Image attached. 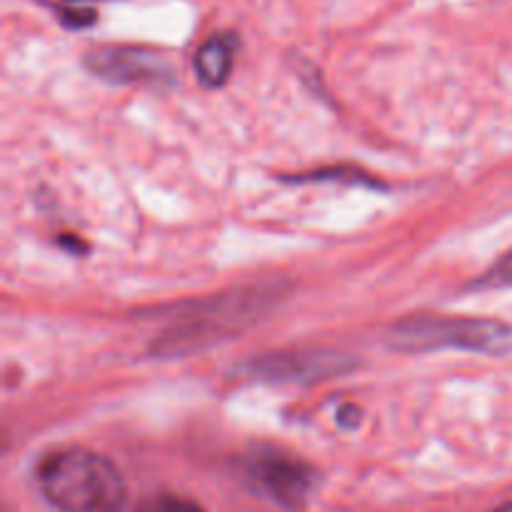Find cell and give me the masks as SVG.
<instances>
[{"instance_id": "7", "label": "cell", "mask_w": 512, "mask_h": 512, "mask_svg": "<svg viewBox=\"0 0 512 512\" xmlns=\"http://www.w3.org/2000/svg\"><path fill=\"white\" fill-rule=\"evenodd\" d=\"M235 50H238L235 33H215L213 38L200 45L193 58V68L205 88H220L228 83L230 73H233Z\"/></svg>"}, {"instance_id": "6", "label": "cell", "mask_w": 512, "mask_h": 512, "mask_svg": "<svg viewBox=\"0 0 512 512\" xmlns=\"http://www.w3.org/2000/svg\"><path fill=\"white\" fill-rule=\"evenodd\" d=\"M85 68L113 85H165L175 80L170 58L145 45H105L85 55Z\"/></svg>"}, {"instance_id": "3", "label": "cell", "mask_w": 512, "mask_h": 512, "mask_svg": "<svg viewBox=\"0 0 512 512\" xmlns=\"http://www.w3.org/2000/svg\"><path fill=\"white\" fill-rule=\"evenodd\" d=\"M395 353H433V350H468L483 355L512 353V325L495 318L468 315H413L385 335Z\"/></svg>"}, {"instance_id": "8", "label": "cell", "mask_w": 512, "mask_h": 512, "mask_svg": "<svg viewBox=\"0 0 512 512\" xmlns=\"http://www.w3.org/2000/svg\"><path fill=\"white\" fill-rule=\"evenodd\" d=\"M288 183H310V180H318V183H328V180H335V183H355V185H370V188H378V180L368 178V173L358 168H345V165H333V168H320L313 170V173L295 175V178H285Z\"/></svg>"}, {"instance_id": "11", "label": "cell", "mask_w": 512, "mask_h": 512, "mask_svg": "<svg viewBox=\"0 0 512 512\" xmlns=\"http://www.w3.org/2000/svg\"><path fill=\"white\" fill-rule=\"evenodd\" d=\"M135 512H205L198 503L185 498H175V495H160V498L148 500L145 505H140Z\"/></svg>"}, {"instance_id": "1", "label": "cell", "mask_w": 512, "mask_h": 512, "mask_svg": "<svg viewBox=\"0 0 512 512\" xmlns=\"http://www.w3.org/2000/svg\"><path fill=\"white\" fill-rule=\"evenodd\" d=\"M288 295L283 280L253 283L208 300L180 305L150 345L153 358H188L253 328Z\"/></svg>"}, {"instance_id": "4", "label": "cell", "mask_w": 512, "mask_h": 512, "mask_svg": "<svg viewBox=\"0 0 512 512\" xmlns=\"http://www.w3.org/2000/svg\"><path fill=\"white\" fill-rule=\"evenodd\" d=\"M358 360L348 353L328 348L278 350L253 355L235 368L238 378L265 385H313L323 380L343 378L358 368Z\"/></svg>"}, {"instance_id": "2", "label": "cell", "mask_w": 512, "mask_h": 512, "mask_svg": "<svg viewBox=\"0 0 512 512\" xmlns=\"http://www.w3.org/2000/svg\"><path fill=\"white\" fill-rule=\"evenodd\" d=\"M35 478L40 493L58 512H123L128 498L113 460L80 445L45 455Z\"/></svg>"}, {"instance_id": "9", "label": "cell", "mask_w": 512, "mask_h": 512, "mask_svg": "<svg viewBox=\"0 0 512 512\" xmlns=\"http://www.w3.org/2000/svg\"><path fill=\"white\" fill-rule=\"evenodd\" d=\"M473 290H508L512 288V250L505 253L503 258L495 260L483 275L473 280L470 285Z\"/></svg>"}, {"instance_id": "5", "label": "cell", "mask_w": 512, "mask_h": 512, "mask_svg": "<svg viewBox=\"0 0 512 512\" xmlns=\"http://www.w3.org/2000/svg\"><path fill=\"white\" fill-rule=\"evenodd\" d=\"M245 475L283 508H303L318 485V473L305 460L278 448H255L245 458Z\"/></svg>"}, {"instance_id": "10", "label": "cell", "mask_w": 512, "mask_h": 512, "mask_svg": "<svg viewBox=\"0 0 512 512\" xmlns=\"http://www.w3.org/2000/svg\"><path fill=\"white\" fill-rule=\"evenodd\" d=\"M55 15H58L60 23L70 30H80V28H90V25L98 20V13L90 5H83L80 0H65V3L53 5Z\"/></svg>"}, {"instance_id": "12", "label": "cell", "mask_w": 512, "mask_h": 512, "mask_svg": "<svg viewBox=\"0 0 512 512\" xmlns=\"http://www.w3.org/2000/svg\"><path fill=\"white\" fill-rule=\"evenodd\" d=\"M338 423L343 425V428H358V425H360V408H355L353 403L340 405Z\"/></svg>"}]
</instances>
